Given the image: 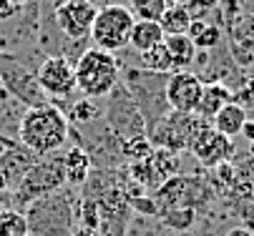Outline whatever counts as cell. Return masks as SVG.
<instances>
[{"mask_svg":"<svg viewBox=\"0 0 254 236\" xmlns=\"http://www.w3.org/2000/svg\"><path fill=\"white\" fill-rule=\"evenodd\" d=\"M81 226L93 229V231L101 226V211H98L96 201H83L81 204Z\"/></svg>","mask_w":254,"mask_h":236,"instance_id":"27","label":"cell"},{"mask_svg":"<svg viewBox=\"0 0 254 236\" xmlns=\"http://www.w3.org/2000/svg\"><path fill=\"white\" fill-rule=\"evenodd\" d=\"M136 23V15L128 5L121 3H108L96 10V20L91 28V41L93 48L108 50V53H119L128 46L131 28Z\"/></svg>","mask_w":254,"mask_h":236,"instance_id":"3","label":"cell"},{"mask_svg":"<svg viewBox=\"0 0 254 236\" xmlns=\"http://www.w3.org/2000/svg\"><path fill=\"white\" fill-rule=\"evenodd\" d=\"M249 156H252V158H254V141H252V143H249Z\"/></svg>","mask_w":254,"mask_h":236,"instance_id":"38","label":"cell"},{"mask_svg":"<svg viewBox=\"0 0 254 236\" xmlns=\"http://www.w3.org/2000/svg\"><path fill=\"white\" fill-rule=\"evenodd\" d=\"M35 161H38V156L30 153V151H28L25 146H20V143H15V146H10V148L5 151V156L0 158V168L5 171V176H8V181H10V189L18 186V181L30 171Z\"/></svg>","mask_w":254,"mask_h":236,"instance_id":"12","label":"cell"},{"mask_svg":"<svg viewBox=\"0 0 254 236\" xmlns=\"http://www.w3.org/2000/svg\"><path fill=\"white\" fill-rule=\"evenodd\" d=\"M25 219H28L30 234L35 236H65L70 229V221H73V214H70L65 196L56 191L33 201L25 211Z\"/></svg>","mask_w":254,"mask_h":236,"instance_id":"5","label":"cell"},{"mask_svg":"<svg viewBox=\"0 0 254 236\" xmlns=\"http://www.w3.org/2000/svg\"><path fill=\"white\" fill-rule=\"evenodd\" d=\"M3 98H8V86H5L3 78H0V100H3Z\"/></svg>","mask_w":254,"mask_h":236,"instance_id":"36","label":"cell"},{"mask_svg":"<svg viewBox=\"0 0 254 236\" xmlns=\"http://www.w3.org/2000/svg\"><path fill=\"white\" fill-rule=\"evenodd\" d=\"M3 191H10V181H8V176H5V171L0 168V193Z\"/></svg>","mask_w":254,"mask_h":236,"instance_id":"33","label":"cell"},{"mask_svg":"<svg viewBox=\"0 0 254 236\" xmlns=\"http://www.w3.org/2000/svg\"><path fill=\"white\" fill-rule=\"evenodd\" d=\"M63 184H65V174H63L61 156H46L33 163V168L18 181V186L13 191L23 206H30L33 201L61 191Z\"/></svg>","mask_w":254,"mask_h":236,"instance_id":"4","label":"cell"},{"mask_svg":"<svg viewBox=\"0 0 254 236\" xmlns=\"http://www.w3.org/2000/svg\"><path fill=\"white\" fill-rule=\"evenodd\" d=\"M201 88L204 81L191 71H176L166 76V86H164L166 106L176 113H194L201 98Z\"/></svg>","mask_w":254,"mask_h":236,"instance_id":"9","label":"cell"},{"mask_svg":"<svg viewBox=\"0 0 254 236\" xmlns=\"http://www.w3.org/2000/svg\"><path fill=\"white\" fill-rule=\"evenodd\" d=\"M154 0H128V8L133 10V13H138V10H143L146 5H151Z\"/></svg>","mask_w":254,"mask_h":236,"instance_id":"31","label":"cell"},{"mask_svg":"<svg viewBox=\"0 0 254 236\" xmlns=\"http://www.w3.org/2000/svg\"><path fill=\"white\" fill-rule=\"evenodd\" d=\"M96 5L91 0H68L61 8H56V23L58 30L68 41H86L91 38V28L96 20Z\"/></svg>","mask_w":254,"mask_h":236,"instance_id":"8","label":"cell"},{"mask_svg":"<svg viewBox=\"0 0 254 236\" xmlns=\"http://www.w3.org/2000/svg\"><path fill=\"white\" fill-rule=\"evenodd\" d=\"M156 221L169 229V231H176V234H187L194 221H196V211L194 209H184V206H179V209H166V211H159Z\"/></svg>","mask_w":254,"mask_h":236,"instance_id":"19","label":"cell"},{"mask_svg":"<svg viewBox=\"0 0 254 236\" xmlns=\"http://www.w3.org/2000/svg\"><path fill=\"white\" fill-rule=\"evenodd\" d=\"M151 163L156 166V171L164 176V179H171L176 176V171L181 168V158L176 151H169V148H154L151 153Z\"/></svg>","mask_w":254,"mask_h":236,"instance_id":"23","label":"cell"},{"mask_svg":"<svg viewBox=\"0 0 254 236\" xmlns=\"http://www.w3.org/2000/svg\"><path fill=\"white\" fill-rule=\"evenodd\" d=\"M15 10V3L13 0H0V18H10Z\"/></svg>","mask_w":254,"mask_h":236,"instance_id":"28","label":"cell"},{"mask_svg":"<svg viewBox=\"0 0 254 236\" xmlns=\"http://www.w3.org/2000/svg\"><path fill=\"white\" fill-rule=\"evenodd\" d=\"M70 236H98V234H96L93 229H86V226H78V229H76L73 234H70Z\"/></svg>","mask_w":254,"mask_h":236,"instance_id":"34","label":"cell"},{"mask_svg":"<svg viewBox=\"0 0 254 236\" xmlns=\"http://www.w3.org/2000/svg\"><path fill=\"white\" fill-rule=\"evenodd\" d=\"M166 43V50H169V58H171V68L174 73L176 71H189L191 63L196 60V48L191 43L189 36H169L164 38Z\"/></svg>","mask_w":254,"mask_h":236,"instance_id":"16","label":"cell"},{"mask_svg":"<svg viewBox=\"0 0 254 236\" xmlns=\"http://www.w3.org/2000/svg\"><path fill=\"white\" fill-rule=\"evenodd\" d=\"M61 161H63L65 184L81 186V184L88 179V174H91V153H88L86 148H81V146L70 148V151H65V153L61 156Z\"/></svg>","mask_w":254,"mask_h":236,"instance_id":"13","label":"cell"},{"mask_svg":"<svg viewBox=\"0 0 254 236\" xmlns=\"http://www.w3.org/2000/svg\"><path fill=\"white\" fill-rule=\"evenodd\" d=\"M141 65H143V71H149V73L171 76L174 68H171V58H169L166 43H159V46H154L151 50L141 53Z\"/></svg>","mask_w":254,"mask_h":236,"instance_id":"20","label":"cell"},{"mask_svg":"<svg viewBox=\"0 0 254 236\" xmlns=\"http://www.w3.org/2000/svg\"><path fill=\"white\" fill-rule=\"evenodd\" d=\"M63 3H68V0H46V5H48L51 10H56V8H61Z\"/></svg>","mask_w":254,"mask_h":236,"instance_id":"35","label":"cell"},{"mask_svg":"<svg viewBox=\"0 0 254 236\" xmlns=\"http://www.w3.org/2000/svg\"><path fill=\"white\" fill-rule=\"evenodd\" d=\"M191 13L187 5H176V8H166L164 15L159 18V25L164 30V38L169 36H187V30L191 25Z\"/></svg>","mask_w":254,"mask_h":236,"instance_id":"18","label":"cell"},{"mask_svg":"<svg viewBox=\"0 0 254 236\" xmlns=\"http://www.w3.org/2000/svg\"><path fill=\"white\" fill-rule=\"evenodd\" d=\"M164 43V30L156 20H136L131 28V36H128V46L141 55L151 50L154 46Z\"/></svg>","mask_w":254,"mask_h":236,"instance_id":"14","label":"cell"},{"mask_svg":"<svg viewBox=\"0 0 254 236\" xmlns=\"http://www.w3.org/2000/svg\"><path fill=\"white\" fill-rule=\"evenodd\" d=\"M121 153L131 163H136V161H143V158H149L154 153V143L146 136H133V139H126L121 143Z\"/></svg>","mask_w":254,"mask_h":236,"instance_id":"24","label":"cell"},{"mask_svg":"<svg viewBox=\"0 0 254 236\" xmlns=\"http://www.w3.org/2000/svg\"><path fill=\"white\" fill-rule=\"evenodd\" d=\"M13 3H15V5H23V3H25V0H13Z\"/></svg>","mask_w":254,"mask_h":236,"instance_id":"39","label":"cell"},{"mask_svg":"<svg viewBox=\"0 0 254 236\" xmlns=\"http://www.w3.org/2000/svg\"><path fill=\"white\" fill-rule=\"evenodd\" d=\"M10 146H15V141H13V139H8V136H0V158L5 156V151H8Z\"/></svg>","mask_w":254,"mask_h":236,"instance_id":"32","label":"cell"},{"mask_svg":"<svg viewBox=\"0 0 254 236\" xmlns=\"http://www.w3.org/2000/svg\"><path fill=\"white\" fill-rule=\"evenodd\" d=\"M187 36L191 38L194 48L196 50H216L222 43V30L216 28V25H209L204 20H191L189 30H187Z\"/></svg>","mask_w":254,"mask_h":236,"instance_id":"17","label":"cell"},{"mask_svg":"<svg viewBox=\"0 0 254 236\" xmlns=\"http://www.w3.org/2000/svg\"><path fill=\"white\" fill-rule=\"evenodd\" d=\"M28 219L25 211L18 209H0V236H28Z\"/></svg>","mask_w":254,"mask_h":236,"instance_id":"22","label":"cell"},{"mask_svg":"<svg viewBox=\"0 0 254 236\" xmlns=\"http://www.w3.org/2000/svg\"><path fill=\"white\" fill-rule=\"evenodd\" d=\"M239 136H244L249 143L254 141V121H249V118H247V123H244V128H242V133H239Z\"/></svg>","mask_w":254,"mask_h":236,"instance_id":"29","label":"cell"},{"mask_svg":"<svg viewBox=\"0 0 254 236\" xmlns=\"http://www.w3.org/2000/svg\"><path fill=\"white\" fill-rule=\"evenodd\" d=\"M76 88L86 98H106L111 95L121 81V63L114 53L101 48H86L73 63Z\"/></svg>","mask_w":254,"mask_h":236,"instance_id":"2","label":"cell"},{"mask_svg":"<svg viewBox=\"0 0 254 236\" xmlns=\"http://www.w3.org/2000/svg\"><path fill=\"white\" fill-rule=\"evenodd\" d=\"M224 236H254V231L247 229V226H234V229H229Z\"/></svg>","mask_w":254,"mask_h":236,"instance_id":"30","label":"cell"},{"mask_svg":"<svg viewBox=\"0 0 254 236\" xmlns=\"http://www.w3.org/2000/svg\"><path fill=\"white\" fill-rule=\"evenodd\" d=\"M244 123H247V111H244L242 106H237L234 100H232V103H227L219 113L211 118V128L219 131L222 136H227V139L239 136L242 128H244Z\"/></svg>","mask_w":254,"mask_h":236,"instance_id":"15","label":"cell"},{"mask_svg":"<svg viewBox=\"0 0 254 236\" xmlns=\"http://www.w3.org/2000/svg\"><path fill=\"white\" fill-rule=\"evenodd\" d=\"M209 121L194 116V113H176L171 111L169 116H161L156 121V126L151 128L149 141L154 143V148H169V151H184L191 146L194 136L206 126Z\"/></svg>","mask_w":254,"mask_h":236,"instance_id":"6","label":"cell"},{"mask_svg":"<svg viewBox=\"0 0 254 236\" xmlns=\"http://www.w3.org/2000/svg\"><path fill=\"white\" fill-rule=\"evenodd\" d=\"M103 116V111H101V106L96 103V98H81V100H76L73 106H70V111L65 113V118L68 121H73V123H78V126H91V123H96L98 118Z\"/></svg>","mask_w":254,"mask_h":236,"instance_id":"21","label":"cell"},{"mask_svg":"<svg viewBox=\"0 0 254 236\" xmlns=\"http://www.w3.org/2000/svg\"><path fill=\"white\" fill-rule=\"evenodd\" d=\"M128 206L138 214V216H143V219H156L159 216V206H156V201H154V196L151 193H138V196H133L131 201H128Z\"/></svg>","mask_w":254,"mask_h":236,"instance_id":"25","label":"cell"},{"mask_svg":"<svg viewBox=\"0 0 254 236\" xmlns=\"http://www.w3.org/2000/svg\"><path fill=\"white\" fill-rule=\"evenodd\" d=\"M35 83L38 88L48 95L56 98H65L70 93H76V71H73V63L63 55H51L46 58L38 71H35Z\"/></svg>","mask_w":254,"mask_h":236,"instance_id":"7","label":"cell"},{"mask_svg":"<svg viewBox=\"0 0 254 236\" xmlns=\"http://www.w3.org/2000/svg\"><path fill=\"white\" fill-rule=\"evenodd\" d=\"M68 141V118L61 108L41 103L30 106L18 121V143L38 158L56 156Z\"/></svg>","mask_w":254,"mask_h":236,"instance_id":"1","label":"cell"},{"mask_svg":"<svg viewBox=\"0 0 254 236\" xmlns=\"http://www.w3.org/2000/svg\"><path fill=\"white\" fill-rule=\"evenodd\" d=\"M176 236H191V234H176Z\"/></svg>","mask_w":254,"mask_h":236,"instance_id":"40","label":"cell"},{"mask_svg":"<svg viewBox=\"0 0 254 236\" xmlns=\"http://www.w3.org/2000/svg\"><path fill=\"white\" fill-rule=\"evenodd\" d=\"M189 151L196 156V161L204 168H216L222 163H229V158L234 156V141L222 136L219 131H214L211 123H206L194 136Z\"/></svg>","mask_w":254,"mask_h":236,"instance_id":"10","label":"cell"},{"mask_svg":"<svg viewBox=\"0 0 254 236\" xmlns=\"http://www.w3.org/2000/svg\"><path fill=\"white\" fill-rule=\"evenodd\" d=\"M232 100H234L237 106H242L244 111L254 108V76H252V78H247L237 91H232Z\"/></svg>","mask_w":254,"mask_h":236,"instance_id":"26","label":"cell"},{"mask_svg":"<svg viewBox=\"0 0 254 236\" xmlns=\"http://www.w3.org/2000/svg\"><path fill=\"white\" fill-rule=\"evenodd\" d=\"M227 103H232V88L222 81H214V83H204L201 88V98H199V103H196V111L194 116L204 118L211 123V118L219 113Z\"/></svg>","mask_w":254,"mask_h":236,"instance_id":"11","label":"cell"},{"mask_svg":"<svg viewBox=\"0 0 254 236\" xmlns=\"http://www.w3.org/2000/svg\"><path fill=\"white\" fill-rule=\"evenodd\" d=\"M176 5H187V0H166V8H176Z\"/></svg>","mask_w":254,"mask_h":236,"instance_id":"37","label":"cell"}]
</instances>
